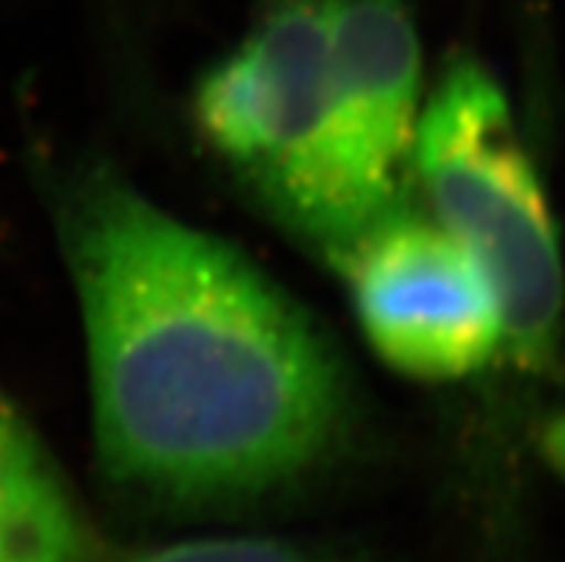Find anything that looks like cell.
Listing matches in <instances>:
<instances>
[{
  "instance_id": "1",
  "label": "cell",
  "mask_w": 565,
  "mask_h": 562,
  "mask_svg": "<svg viewBox=\"0 0 565 562\" xmlns=\"http://www.w3.org/2000/svg\"><path fill=\"white\" fill-rule=\"evenodd\" d=\"M61 227L115 494L167 517L250 511L342 459L348 368L242 250L107 170L72 181Z\"/></svg>"
},
{
  "instance_id": "2",
  "label": "cell",
  "mask_w": 565,
  "mask_h": 562,
  "mask_svg": "<svg viewBox=\"0 0 565 562\" xmlns=\"http://www.w3.org/2000/svg\"><path fill=\"white\" fill-rule=\"evenodd\" d=\"M411 167L430 219L491 278L505 348L525 368L552 362L565 310L557 224L509 98L480 61L445 66L419 109Z\"/></svg>"
},
{
  "instance_id": "3",
  "label": "cell",
  "mask_w": 565,
  "mask_h": 562,
  "mask_svg": "<svg viewBox=\"0 0 565 562\" xmlns=\"http://www.w3.org/2000/svg\"><path fill=\"white\" fill-rule=\"evenodd\" d=\"M193 115L210 150L281 224L333 262L356 242L337 165L330 0H267L199 81Z\"/></svg>"
},
{
  "instance_id": "4",
  "label": "cell",
  "mask_w": 565,
  "mask_h": 562,
  "mask_svg": "<svg viewBox=\"0 0 565 562\" xmlns=\"http://www.w3.org/2000/svg\"><path fill=\"white\" fill-rule=\"evenodd\" d=\"M373 353L416 382H457L505 348L497 290L430 215L396 206L337 258Z\"/></svg>"
},
{
  "instance_id": "5",
  "label": "cell",
  "mask_w": 565,
  "mask_h": 562,
  "mask_svg": "<svg viewBox=\"0 0 565 562\" xmlns=\"http://www.w3.org/2000/svg\"><path fill=\"white\" fill-rule=\"evenodd\" d=\"M337 165L359 235L402 204L423 52L408 0H330Z\"/></svg>"
},
{
  "instance_id": "6",
  "label": "cell",
  "mask_w": 565,
  "mask_h": 562,
  "mask_svg": "<svg viewBox=\"0 0 565 562\" xmlns=\"http://www.w3.org/2000/svg\"><path fill=\"white\" fill-rule=\"evenodd\" d=\"M0 562H93L64 477L32 427L0 396Z\"/></svg>"
},
{
  "instance_id": "7",
  "label": "cell",
  "mask_w": 565,
  "mask_h": 562,
  "mask_svg": "<svg viewBox=\"0 0 565 562\" xmlns=\"http://www.w3.org/2000/svg\"><path fill=\"white\" fill-rule=\"evenodd\" d=\"M136 562H367L342 545L279 534H210L179 540Z\"/></svg>"
},
{
  "instance_id": "8",
  "label": "cell",
  "mask_w": 565,
  "mask_h": 562,
  "mask_svg": "<svg viewBox=\"0 0 565 562\" xmlns=\"http://www.w3.org/2000/svg\"><path fill=\"white\" fill-rule=\"evenodd\" d=\"M543 450L548 456V463L554 465V470L565 477V416L548 425L543 436Z\"/></svg>"
}]
</instances>
